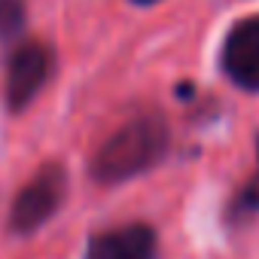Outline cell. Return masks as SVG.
<instances>
[{
	"instance_id": "1",
	"label": "cell",
	"mask_w": 259,
	"mask_h": 259,
	"mask_svg": "<svg viewBox=\"0 0 259 259\" xmlns=\"http://www.w3.org/2000/svg\"><path fill=\"white\" fill-rule=\"evenodd\" d=\"M168 153V128L162 116H135L122 122L116 132L95 150L92 156V177L101 183H122L132 180L153 165L162 162Z\"/></svg>"
},
{
	"instance_id": "2",
	"label": "cell",
	"mask_w": 259,
	"mask_h": 259,
	"mask_svg": "<svg viewBox=\"0 0 259 259\" xmlns=\"http://www.w3.org/2000/svg\"><path fill=\"white\" fill-rule=\"evenodd\" d=\"M67 195V174L61 165H46L13 201V213H10V226L19 235H28L34 229H40L64 201Z\"/></svg>"
},
{
	"instance_id": "3",
	"label": "cell",
	"mask_w": 259,
	"mask_h": 259,
	"mask_svg": "<svg viewBox=\"0 0 259 259\" xmlns=\"http://www.w3.org/2000/svg\"><path fill=\"white\" fill-rule=\"evenodd\" d=\"M46 79H49V49L37 40L16 46V52L7 61V85H4L10 110L28 107Z\"/></svg>"
},
{
	"instance_id": "4",
	"label": "cell",
	"mask_w": 259,
	"mask_h": 259,
	"mask_svg": "<svg viewBox=\"0 0 259 259\" xmlns=\"http://www.w3.org/2000/svg\"><path fill=\"white\" fill-rule=\"evenodd\" d=\"M223 70L241 89L259 92V16L241 19L223 43Z\"/></svg>"
},
{
	"instance_id": "5",
	"label": "cell",
	"mask_w": 259,
	"mask_h": 259,
	"mask_svg": "<svg viewBox=\"0 0 259 259\" xmlns=\"http://www.w3.org/2000/svg\"><path fill=\"white\" fill-rule=\"evenodd\" d=\"M85 259H156V232L144 223L107 229L89 241Z\"/></svg>"
},
{
	"instance_id": "6",
	"label": "cell",
	"mask_w": 259,
	"mask_h": 259,
	"mask_svg": "<svg viewBox=\"0 0 259 259\" xmlns=\"http://www.w3.org/2000/svg\"><path fill=\"white\" fill-rule=\"evenodd\" d=\"M25 28L22 0H0V40H10Z\"/></svg>"
},
{
	"instance_id": "7",
	"label": "cell",
	"mask_w": 259,
	"mask_h": 259,
	"mask_svg": "<svg viewBox=\"0 0 259 259\" xmlns=\"http://www.w3.org/2000/svg\"><path fill=\"white\" fill-rule=\"evenodd\" d=\"M135 4H144L147 7V4H159V0H135Z\"/></svg>"
},
{
	"instance_id": "8",
	"label": "cell",
	"mask_w": 259,
	"mask_h": 259,
	"mask_svg": "<svg viewBox=\"0 0 259 259\" xmlns=\"http://www.w3.org/2000/svg\"><path fill=\"white\" fill-rule=\"evenodd\" d=\"M256 186H259V180H256Z\"/></svg>"
}]
</instances>
